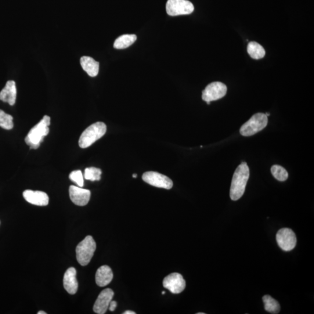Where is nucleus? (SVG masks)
Returning a JSON list of instances; mask_svg holds the SVG:
<instances>
[{
    "mask_svg": "<svg viewBox=\"0 0 314 314\" xmlns=\"http://www.w3.org/2000/svg\"><path fill=\"white\" fill-rule=\"evenodd\" d=\"M107 126L104 123L98 122L95 123L85 129L82 133L79 140V145L82 149H86L102 138L106 134Z\"/></svg>",
    "mask_w": 314,
    "mask_h": 314,
    "instance_id": "nucleus-3",
    "label": "nucleus"
},
{
    "mask_svg": "<svg viewBox=\"0 0 314 314\" xmlns=\"http://www.w3.org/2000/svg\"><path fill=\"white\" fill-rule=\"evenodd\" d=\"M72 182L77 183L79 187H83L84 185V177L80 170L72 172L69 176Z\"/></svg>",
    "mask_w": 314,
    "mask_h": 314,
    "instance_id": "nucleus-24",
    "label": "nucleus"
},
{
    "mask_svg": "<svg viewBox=\"0 0 314 314\" xmlns=\"http://www.w3.org/2000/svg\"><path fill=\"white\" fill-rule=\"evenodd\" d=\"M63 283L65 289L68 293L75 294L77 293L78 282L77 279V270L74 267L68 268L65 273Z\"/></svg>",
    "mask_w": 314,
    "mask_h": 314,
    "instance_id": "nucleus-14",
    "label": "nucleus"
},
{
    "mask_svg": "<svg viewBox=\"0 0 314 314\" xmlns=\"http://www.w3.org/2000/svg\"><path fill=\"white\" fill-rule=\"evenodd\" d=\"M47 313L45 312V311H39V312H38V314H46Z\"/></svg>",
    "mask_w": 314,
    "mask_h": 314,
    "instance_id": "nucleus-27",
    "label": "nucleus"
},
{
    "mask_svg": "<svg viewBox=\"0 0 314 314\" xmlns=\"http://www.w3.org/2000/svg\"><path fill=\"white\" fill-rule=\"evenodd\" d=\"M163 286L173 294H179L185 290L186 281L180 273H172L165 277Z\"/></svg>",
    "mask_w": 314,
    "mask_h": 314,
    "instance_id": "nucleus-10",
    "label": "nucleus"
},
{
    "mask_svg": "<svg viewBox=\"0 0 314 314\" xmlns=\"http://www.w3.org/2000/svg\"><path fill=\"white\" fill-rule=\"evenodd\" d=\"M114 293L111 288H106L100 293L93 306V310L96 313L104 314L109 307L110 302L113 299Z\"/></svg>",
    "mask_w": 314,
    "mask_h": 314,
    "instance_id": "nucleus-11",
    "label": "nucleus"
},
{
    "mask_svg": "<svg viewBox=\"0 0 314 314\" xmlns=\"http://www.w3.org/2000/svg\"><path fill=\"white\" fill-rule=\"evenodd\" d=\"M142 179L144 182L149 184V185L159 187V188L169 190L171 189L173 186V182L171 179H169L167 176L156 172H145L143 175Z\"/></svg>",
    "mask_w": 314,
    "mask_h": 314,
    "instance_id": "nucleus-9",
    "label": "nucleus"
},
{
    "mask_svg": "<svg viewBox=\"0 0 314 314\" xmlns=\"http://www.w3.org/2000/svg\"><path fill=\"white\" fill-rule=\"evenodd\" d=\"M96 250V243L91 236H88L76 248L77 261L82 266L89 264Z\"/></svg>",
    "mask_w": 314,
    "mask_h": 314,
    "instance_id": "nucleus-4",
    "label": "nucleus"
},
{
    "mask_svg": "<svg viewBox=\"0 0 314 314\" xmlns=\"http://www.w3.org/2000/svg\"><path fill=\"white\" fill-rule=\"evenodd\" d=\"M81 65L86 73L90 77H95L99 74V63L95 61L93 58L88 56L82 57L81 59Z\"/></svg>",
    "mask_w": 314,
    "mask_h": 314,
    "instance_id": "nucleus-17",
    "label": "nucleus"
},
{
    "mask_svg": "<svg viewBox=\"0 0 314 314\" xmlns=\"http://www.w3.org/2000/svg\"><path fill=\"white\" fill-rule=\"evenodd\" d=\"M226 93L227 87L225 84L220 82H212L203 90L202 99L208 104H210L212 101L222 99Z\"/></svg>",
    "mask_w": 314,
    "mask_h": 314,
    "instance_id": "nucleus-7",
    "label": "nucleus"
},
{
    "mask_svg": "<svg viewBox=\"0 0 314 314\" xmlns=\"http://www.w3.org/2000/svg\"><path fill=\"white\" fill-rule=\"evenodd\" d=\"M268 124V117L265 114L257 113L241 126L240 133L243 136H251L262 131Z\"/></svg>",
    "mask_w": 314,
    "mask_h": 314,
    "instance_id": "nucleus-5",
    "label": "nucleus"
},
{
    "mask_svg": "<svg viewBox=\"0 0 314 314\" xmlns=\"http://www.w3.org/2000/svg\"><path fill=\"white\" fill-rule=\"evenodd\" d=\"M124 314H136V312L132 311H126L123 313Z\"/></svg>",
    "mask_w": 314,
    "mask_h": 314,
    "instance_id": "nucleus-26",
    "label": "nucleus"
},
{
    "mask_svg": "<svg viewBox=\"0 0 314 314\" xmlns=\"http://www.w3.org/2000/svg\"><path fill=\"white\" fill-rule=\"evenodd\" d=\"M270 171L274 178L279 181L284 182L288 178V175L286 169L280 165H273Z\"/></svg>",
    "mask_w": 314,
    "mask_h": 314,
    "instance_id": "nucleus-21",
    "label": "nucleus"
},
{
    "mask_svg": "<svg viewBox=\"0 0 314 314\" xmlns=\"http://www.w3.org/2000/svg\"><path fill=\"white\" fill-rule=\"evenodd\" d=\"M276 241L279 246L285 251H290L295 248L297 238L293 231L289 228L280 229L276 234Z\"/></svg>",
    "mask_w": 314,
    "mask_h": 314,
    "instance_id": "nucleus-8",
    "label": "nucleus"
},
{
    "mask_svg": "<svg viewBox=\"0 0 314 314\" xmlns=\"http://www.w3.org/2000/svg\"><path fill=\"white\" fill-rule=\"evenodd\" d=\"M17 93L16 82L9 81L7 82L5 88L0 92V100L8 103L10 106H14L16 102Z\"/></svg>",
    "mask_w": 314,
    "mask_h": 314,
    "instance_id": "nucleus-15",
    "label": "nucleus"
},
{
    "mask_svg": "<svg viewBox=\"0 0 314 314\" xmlns=\"http://www.w3.org/2000/svg\"><path fill=\"white\" fill-rule=\"evenodd\" d=\"M250 176V169L246 162H243L236 169L231 183L230 197L236 201L243 196Z\"/></svg>",
    "mask_w": 314,
    "mask_h": 314,
    "instance_id": "nucleus-1",
    "label": "nucleus"
},
{
    "mask_svg": "<svg viewBox=\"0 0 314 314\" xmlns=\"http://www.w3.org/2000/svg\"><path fill=\"white\" fill-rule=\"evenodd\" d=\"M113 279V272L110 266L103 265L97 270L96 282L100 287H105L110 284Z\"/></svg>",
    "mask_w": 314,
    "mask_h": 314,
    "instance_id": "nucleus-16",
    "label": "nucleus"
},
{
    "mask_svg": "<svg viewBox=\"0 0 314 314\" xmlns=\"http://www.w3.org/2000/svg\"><path fill=\"white\" fill-rule=\"evenodd\" d=\"M117 306V303L116 301H111L110 303L109 307H108V308H109L111 311H115V309H116Z\"/></svg>",
    "mask_w": 314,
    "mask_h": 314,
    "instance_id": "nucleus-25",
    "label": "nucleus"
},
{
    "mask_svg": "<svg viewBox=\"0 0 314 314\" xmlns=\"http://www.w3.org/2000/svg\"><path fill=\"white\" fill-rule=\"evenodd\" d=\"M0 126L6 130L12 129L14 127L13 117L0 110Z\"/></svg>",
    "mask_w": 314,
    "mask_h": 314,
    "instance_id": "nucleus-22",
    "label": "nucleus"
},
{
    "mask_svg": "<svg viewBox=\"0 0 314 314\" xmlns=\"http://www.w3.org/2000/svg\"><path fill=\"white\" fill-rule=\"evenodd\" d=\"M265 115H266L267 117H268V116H269V115H270V114L266 113Z\"/></svg>",
    "mask_w": 314,
    "mask_h": 314,
    "instance_id": "nucleus-29",
    "label": "nucleus"
},
{
    "mask_svg": "<svg viewBox=\"0 0 314 314\" xmlns=\"http://www.w3.org/2000/svg\"><path fill=\"white\" fill-rule=\"evenodd\" d=\"M197 314H205L204 312H198Z\"/></svg>",
    "mask_w": 314,
    "mask_h": 314,
    "instance_id": "nucleus-30",
    "label": "nucleus"
},
{
    "mask_svg": "<svg viewBox=\"0 0 314 314\" xmlns=\"http://www.w3.org/2000/svg\"><path fill=\"white\" fill-rule=\"evenodd\" d=\"M247 52L252 59L255 60L261 59L265 55V51L263 47L255 42L248 43Z\"/></svg>",
    "mask_w": 314,
    "mask_h": 314,
    "instance_id": "nucleus-19",
    "label": "nucleus"
},
{
    "mask_svg": "<svg viewBox=\"0 0 314 314\" xmlns=\"http://www.w3.org/2000/svg\"><path fill=\"white\" fill-rule=\"evenodd\" d=\"M137 177V175L136 174H133V178H136Z\"/></svg>",
    "mask_w": 314,
    "mask_h": 314,
    "instance_id": "nucleus-28",
    "label": "nucleus"
},
{
    "mask_svg": "<svg viewBox=\"0 0 314 314\" xmlns=\"http://www.w3.org/2000/svg\"><path fill=\"white\" fill-rule=\"evenodd\" d=\"M50 117L45 115L41 122L34 126L25 138V142L31 149H38L45 136L49 134Z\"/></svg>",
    "mask_w": 314,
    "mask_h": 314,
    "instance_id": "nucleus-2",
    "label": "nucleus"
},
{
    "mask_svg": "<svg viewBox=\"0 0 314 314\" xmlns=\"http://www.w3.org/2000/svg\"><path fill=\"white\" fill-rule=\"evenodd\" d=\"M23 196L28 203L38 206H46L49 204L48 195L41 191L27 190L24 191Z\"/></svg>",
    "mask_w": 314,
    "mask_h": 314,
    "instance_id": "nucleus-13",
    "label": "nucleus"
},
{
    "mask_svg": "<svg viewBox=\"0 0 314 314\" xmlns=\"http://www.w3.org/2000/svg\"><path fill=\"white\" fill-rule=\"evenodd\" d=\"M165 293V291H164L163 292H162V294H164Z\"/></svg>",
    "mask_w": 314,
    "mask_h": 314,
    "instance_id": "nucleus-31",
    "label": "nucleus"
},
{
    "mask_svg": "<svg viewBox=\"0 0 314 314\" xmlns=\"http://www.w3.org/2000/svg\"><path fill=\"white\" fill-rule=\"evenodd\" d=\"M192 3L187 0H168L166 10L169 16L189 15L194 12Z\"/></svg>",
    "mask_w": 314,
    "mask_h": 314,
    "instance_id": "nucleus-6",
    "label": "nucleus"
},
{
    "mask_svg": "<svg viewBox=\"0 0 314 314\" xmlns=\"http://www.w3.org/2000/svg\"><path fill=\"white\" fill-rule=\"evenodd\" d=\"M262 300L266 311L275 314L279 312L280 309L279 303L276 299L269 295H265L262 297Z\"/></svg>",
    "mask_w": 314,
    "mask_h": 314,
    "instance_id": "nucleus-20",
    "label": "nucleus"
},
{
    "mask_svg": "<svg viewBox=\"0 0 314 314\" xmlns=\"http://www.w3.org/2000/svg\"><path fill=\"white\" fill-rule=\"evenodd\" d=\"M69 192L71 201L79 206L87 205L91 196L90 190L75 186L70 187Z\"/></svg>",
    "mask_w": 314,
    "mask_h": 314,
    "instance_id": "nucleus-12",
    "label": "nucleus"
},
{
    "mask_svg": "<svg viewBox=\"0 0 314 314\" xmlns=\"http://www.w3.org/2000/svg\"><path fill=\"white\" fill-rule=\"evenodd\" d=\"M137 39L135 35H124L115 40L114 48L116 49H125L134 43Z\"/></svg>",
    "mask_w": 314,
    "mask_h": 314,
    "instance_id": "nucleus-18",
    "label": "nucleus"
},
{
    "mask_svg": "<svg viewBox=\"0 0 314 314\" xmlns=\"http://www.w3.org/2000/svg\"><path fill=\"white\" fill-rule=\"evenodd\" d=\"M102 174V171L100 169L90 167L85 169L84 176L86 180H91V181H96V180L98 181L101 179Z\"/></svg>",
    "mask_w": 314,
    "mask_h": 314,
    "instance_id": "nucleus-23",
    "label": "nucleus"
}]
</instances>
